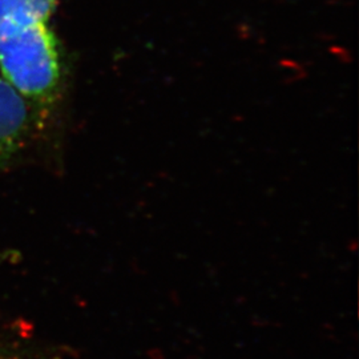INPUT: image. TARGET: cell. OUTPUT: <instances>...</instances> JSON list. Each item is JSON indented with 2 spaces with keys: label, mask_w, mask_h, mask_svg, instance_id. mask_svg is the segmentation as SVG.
Wrapping results in <instances>:
<instances>
[{
  "label": "cell",
  "mask_w": 359,
  "mask_h": 359,
  "mask_svg": "<svg viewBox=\"0 0 359 359\" xmlns=\"http://www.w3.org/2000/svg\"><path fill=\"white\" fill-rule=\"evenodd\" d=\"M55 8L56 0H0V72L27 100L46 99L59 84Z\"/></svg>",
  "instance_id": "6da1fadb"
},
{
  "label": "cell",
  "mask_w": 359,
  "mask_h": 359,
  "mask_svg": "<svg viewBox=\"0 0 359 359\" xmlns=\"http://www.w3.org/2000/svg\"><path fill=\"white\" fill-rule=\"evenodd\" d=\"M29 124V108L25 96L0 77V164L20 147Z\"/></svg>",
  "instance_id": "7a4b0ae2"
}]
</instances>
